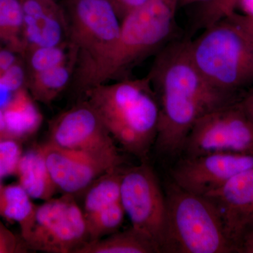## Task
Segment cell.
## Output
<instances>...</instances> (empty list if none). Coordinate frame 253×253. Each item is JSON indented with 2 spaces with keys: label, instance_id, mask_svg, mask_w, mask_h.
<instances>
[{
  "label": "cell",
  "instance_id": "cell-31",
  "mask_svg": "<svg viewBox=\"0 0 253 253\" xmlns=\"http://www.w3.org/2000/svg\"><path fill=\"white\" fill-rule=\"evenodd\" d=\"M14 93L12 92L9 87L1 79L0 76V109H3L9 102Z\"/></svg>",
  "mask_w": 253,
  "mask_h": 253
},
{
  "label": "cell",
  "instance_id": "cell-15",
  "mask_svg": "<svg viewBox=\"0 0 253 253\" xmlns=\"http://www.w3.org/2000/svg\"><path fill=\"white\" fill-rule=\"evenodd\" d=\"M16 173L20 185L31 199L48 201L58 190L39 146L22 155Z\"/></svg>",
  "mask_w": 253,
  "mask_h": 253
},
{
  "label": "cell",
  "instance_id": "cell-24",
  "mask_svg": "<svg viewBox=\"0 0 253 253\" xmlns=\"http://www.w3.org/2000/svg\"><path fill=\"white\" fill-rule=\"evenodd\" d=\"M66 45L46 46L28 50V57L29 73L39 72L67 63L68 55L65 52Z\"/></svg>",
  "mask_w": 253,
  "mask_h": 253
},
{
  "label": "cell",
  "instance_id": "cell-18",
  "mask_svg": "<svg viewBox=\"0 0 253 253\" xmlns=\"http://www.w3.org/2000/svg\"><path fill=\"white\" fill-rule=\"evenodd\" d=\"M123 169L116 168L96 179L86 189L83 212L91 217L121 202V183Z\"/></svg>",
  "mask_w": 253,
  "mask_h": 253
},
{
  "label": "cell",
  "instance_id": "cell-7",
  "mask_svg": "<svg viewBox=\"0 0 253 253\" xmlns=\"http://www.w3.org/2000/svg\"><path fill=\"white\" fill-rule=\"evenodd\" d=\"M23 237L30 249L47 253H77L89 241L83 210L74 196L67 194L37 206Z\"/></svg>",
  "mask_w": 253,
  "mask_h": 253
},
{
  "label": "cell",
  "instance_id": "cell-33",
  "mask_svg": "<svg viewBox=\"0 0 253 253\" xmlns=\"http://www.w3.org/2000/svg\"><path fill=\"white\" fill-rule=\"evenodd\" d=\"M238 8L242 11L241 14L253 18V0H241Z\"/></svg>",
  "mask_w": 253,
  "mask_h": 253
},
{
  "label": "cell",
  "instance_id": "cell-6",
  "mask_svg": "<svg viewBox=\"0 0 253 253\" xmlns=\"http://www.w3.org/2000/svg\"><path fill=\"white\" fill-rule=\"evenodd\" d=\"M68 63L73 81L104 59L117 42L121 21L110 0H65Z\"/></svg>",
  "mask_w": 253,
  "mask_h": 253
},
{
  "label": "cell",
  "instance_id": "cell-30",
  "mask_svg": "<svg viewBox=\"0 0 253 253\" xmlns=\"http://www.w3.org/2000/svg\"><path fill=\"white\" fill-rule=\"evenodd\" d=\"M245 112L253 123V86L246 91L241 99Z\"/></svg>",
  "mask_w": 253,
  "mask_h": 253
},
{
  "label": "cell",
  "instance_id": "cell-16",
  "mask_svg": "<svg viewBox=\"0 0 253 253\" xmlns=\"http://www.w3.org/2000/svg\"><path fill=\"white\" fill-rule=\"evenodd\" d=\"M6 132L15 138L36 132L42 122V116L24 88L14 93L2 109Z\"/></svg>",
  "mask_w": 253,
  "mask_h": 253
},
{
  "label": "cell",
  "instance_id": "cell-36",
  "mask_svg": "<svg viewBox=\"0 0 253 253\" xmlns=\"http://www.w3.org/2000/svg\"><path fill=\"white\" fill-rule=\"evenodd\" d=\"M1 185H0V188H1Z\"/></svg>",
  "mask_w": 253,
  "mask_h": 253
},
{
  "label": "cell",
  "instance_id": "cell-29",
  "mask_svg": "<svg viewBox=\"0 0 253 253\" xmlns=\"http://www.w3.org/2000/svg\"><path fill=\"white\" fill-rule=\"evenodd\" d=\"M229 19L234 21L236 24L239 25L240 27L244 29L253 41V18L246 15L239 14V13H234L231 16H229Z\"/></svg>",
  "mask_w": 253,
  "mask_h": 253
},
{
  "label": "cell",
  "instance_id": "cell-28",
  "mask_svg": "<svg viewBox=\"0 0 253 253\" xmlns=\"http://www.w3.org/2000/svg\"><path fill=\"white\" fill-rule=\"evenodd\" d=\"M18 250L16 238L0 224V253H15Z\"/></svg>",
  "mask_w": 253,
  "mask_h": 253
},
{
  "label": "cell",
  "instance_id": "cell-11",
  "mask_svg": "<svg viewBox=\"0 0 253 253\" xmlns=\"http://www.w3.org/2000/svg\"><path fill=\"white\" fill-rule=\"evenodd\" d=\"M253 168V153H215L183 157L171 170L173 182L193 194L207 196Z\"/></svg>",
  "mask_w": 253,
  "mask_h": 253
},
{
  "label": "cell",
  "instance_id": "cell-2",
  "mask_svg": "<svg viewBox=\"0 0 253 253\" xmlns=\"http://www.w3.org/2000/svg\"><path fill=\"white\" fill-rule=\"evenodd\" d=\"M116 142L143 162L157 138L160 105L148 76L93 86L83 93Z\"/></svg>",
  "mask_w": 253,
  "mask_h": 253
},
{
  "label": "cell",
  "instance_id": "cell-13",
  "mask_svg": "<svg viewBox=\"0 0 253 253\" xmlns=\"http://www.w3.org/2000/svg\"><path fill=\"white\" fill-rule=\"evenodd\" d=\"M217 207L228 239L235 250L253 231V168L208 194Z\"/></svg>",
  "mask_w": 253,
  "mask_h": 253
},
{
  "label": "cell",
  "instance_id": "cell-1",
  "mask_svg": "<svg viewBox=\"0 0 253 253\" xmlns=\"http://www.w3.org/2000/svg\"><path fill=\"white\" fill-rule=\"evenodd\" d=\"M189 41L185 38L163 46L147 76L160 105L155 146L169 156L181 154L186 136L201 116L242 98L218 90L206 81L191 59Z\"/></svg>",
  "mask_w": 253,
  "mask_h": 253
},
{
  "label": "cell",
  "instance_id": "cell-26",
  "mask_svg": "<svg viewBox=\"0 0 253 253\" xmlns=\"http://www.w3.org/2000/svg\"><path fill=\"white\" fill-rule=\"evenodd\" d=\"M6 85L13 93L23 88L26 81V75L21 63H16L8 68L1 76Z\"/></svg>",
  "mask_w": 253,
  "mask_h": 253
},
{
  "label": "cell",
  "instance_id": "cell-8",
  "mask_svg": "<svg viewBox=\"0 0 253 253\" xmlns=\"http://www.w3.org/2000/svg\"><path fill=\"white\" fill-rule=\"evenodd\" d=\"M215 153H253V123L241 100L205 113L195 122L183 146V157Z\"/></svg>",
  "mask_w": 253,
  "mask_h": 253
},
{
  "label": "cell",
  "instance_id": "cell-21",
  "mask_svg": "<svg viewBox=\"0 0 253 253\" xmlns=\"http://www.w3.org/2000/svg\"><path fill=\"white\" fill-rule=\"evenodd\" d=\"M21 0H0V41L16 54L26 51Z\"/></svg>",
  "mask_w": 253,
  "mask_h": 253
},
{
  "label": "cell",
  "instance_id": "cell-12",
  "mask_svg": "<svg viewBox=\"0 0 253 253\" xmlns=\"http://www.w3.org/2000/svg\"><path fill=\"white\" fill-rule=\"evenodd\" d=\"M49 141L68 149L120 155L116 141L85 101L56 118L49 128Z\"/></svg>",
  "mask_w": 253,
  "mask_h": 253
},
{
  "label": "cell",
  "instance_id": "cell-14",
  "mask_svg": "<svg viewBox=\"0 0 253 253\" xmlns=\"http://www.w3.org/2000/svg\"><path fill=\"white\" fill-rule=\"evenodd\" d=\"M21 1L26 52L36 48L66 45L67 25L61 4L55 0Z\"/></svg>",
  "mask_w": 253,
  "mask_h": 253
},
{
  "label": "cell",
  "instance_id": "cell-3",
  "mask_svg": "<svg viewBox=\"0 0 253 253\" xmlns=\"http://www.w3.org/2000/svg\"><path fill=\"white\" fill-rule=\"evenodd\" d=\"M179 0H147L121 20L116 45L80 80L86 90L99 84L127 78L133 68L158 52L169 41L175 26Z\"/></svg>",
  "mask_w": 253,
  "mask_h": 253
},
{
  "label": "cell",
  "instance_id": "cell-32",
  "mask_svg": "<svg viewBox=\"0 0 253 253\" xmlns=\"http://www.w3.org/2000/svg\"><path fill=\"white\" fill-rule=\"evenodd\" d=\"M238 253H253V231L245 236L237 249Z\"/></svg>",
  "mask_w": 253,
  "mask_h": 253
},
{
  "label": "cell",
  "instance_id": "cell-27",
  "mask_svg": "<svg viewBox=\"0 0 253 253\" xmlns=\"http://www.w3.org/2000/svg\"><path fill=\"white\" fill-rule=\"evenodd\" d=\"M146 1L147 0H110L121 21L128 13Z\"/></svg>",
  "mask_w": 253,
  "mask_h": 253
},
{
  "label": "cell",
  "instance_id": "cell-35",
  "mask_svg": "<svg viewBox=\"0 0 253 253\" xmlns=\"http://www.w3.org/2000/svg\"><path fill=\"white\" fill-rule=\"evenodd\" d=\"M4 131H6L4 115H3L2 109H0V133L4 132Z\"/></svg>",
  "mask_w": 253,
  "mask_h": 253
},
{
  "label": "cell",
  "instance_id": "cell-23",
  "mask_svg": "<svg viewBox=\"0 0 253 253\" xmlns=\"http://www.w3.org/2000/svg\"><path fill=\"white\" fill-rule=\"evenodd\" d=\"M126 214L122 202H120L94 215L84 218L89 241L102 239L118 231Z\"/></svg>",
  "mask_w": 253,
  "mask_h": 253
},
{
  "label": "cell",
  "instance_id": "cell-10",
  "mask_svg": "<svg viewBox=\"0 0 253 253\" xmlns=\"http://www.w3.org/2000/svg\"><path fill=\"white\" fill-rule=\"evenodd\" d=\"M58 189L74 196L124 162L120 155L97 154L60 147L48 141L39 146Z\"/></svg>",
  "mask_w": 253,
  "mask_h": 253
},
{
  "label": "cell",
  "instance_id": "cell-5",
  "mask_svg": "<svg viewBox=\"0 0 253 253\" xmlns=\"http://www.w3.org/2000/svg\"><path fill=\"white\" fill-rule=\"evenodd\" d=\"M166 224L163 253H231L219 211L207 196L175 183L166 189Z\"/></svg>",
  "mask_w": 253,
  "mask_h": 253
},
{
  "label": "cell",
  "instance_id": "cell-22",
  "mask_svg": "<svg viewBox=\"0 0 253 253\" xmlns=\"http://www.w3.org/2000/svg\"><path fill=\"white\" fill-rule=\"evenodd\" d=\"M241 0H210L200 4L193 19L191 33L206 29L236 12Z\"/></svg>",
  "mask_w": 253,
  "mask_h": 253
},
{
  "label": "cell",
  "instance_id": "cell-9",
  "mask_svg": "<svg viewBox=\"0 0 253 253\" xmlns=\"http://www.w3.org/2000/svg\"><path fill=\"white\" fill-rule=\"evenodd\" d=\"M121 196L131 226L147 236L163 253L166 224V196L146 162L123 169Z\"/></svg>",
  "mask_w": 253,
  "mask_h": 253
},
{
  "label": "cell",
  "instance_id": "cell-17",
  "mask_svg": "<svg viewBox=\"0 0 253 253\" xmlns=\"http://www.w3.org/2000/svg\"><path fill=\"white\" fill-rule=\"evenodd\" d=\"M159 248L147 236L131 226L102 239L86 243L77 253H160Z\"/></svg>",
  "mask_w": 253,
  "mask_h": 253
},
{
  "label": "cell",
  "instance_id": "cell-4",
  "mask_svg": "<svg viewBox=\"0 0 253 253\" xmlns=\"http://www.w3.org/2000/svg\"><path fill=\"white\" fill-rule=\"evenodd\" d=\"M190 56L206 81L218 90L243 96L253 86V41L229 18L189 39Z\"/></svg>",
  "mask_w": 253,
  "mask_h": 253
},
{
  "label": "cell",
  "instance_id": "cell-25",
  "mask_svg": "<svg viewBox=\"0 0 253 253\" xmlns=\"http://www.w3.org/2000/svg\"><path fill=\"white\" fill-rule=\"evenodd\" d=\"M22 154L14 136L0 133V179L16 172Z\"/></svg>",
  "mask_w": 253,
  "mask_h": 253
},
{
  "label": "cell",
  "instance_id": "cell-34",
  "mask_svg": "<svg viewBox=\"0 0 253 253\" xmlns=\"http://www.w3.org/2000/svg\"><path fill=\"white\" fill-rule=\"evenodd\" d=\"M210 0H179V8L185 7L191 4H203Z\"/></svg>",
  "mask_w": 253,
  "mask_h": 253
},
{
  "label": "cell",
  "instance_id": "cell-20",
  "mask_svg": "<svg viewBox=\"0 0 253 253\" xmlns=\"http://www.w3.org/2000/svg\"><path fill=\"white\" fill-rule=\"evenodd\" d=\"M36 208L31 196L19 184L0 188V215L18 222L23 236L31 227Z\"/></svg>",
  "mask_w": 253,
  "mask_h": 253
},
{
  "label": "cell",
  "instance_id": "cell-19",
  "mask_svg": "<svg viewBox=\"0 0 253 253\" xmlns=\"http://www.w3.org/2000/svg\"><path fill=\"white\" fill-rule=\"evenodd\" d=\"M72 75L69 63L29 73L28 86L32 97L42 104H51L66 89L72 79Z\"/></svg>",
  "mask_w": 253,
  "mask_h": 253
}]
</instances>
